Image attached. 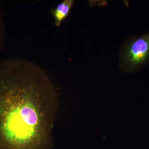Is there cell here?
<instances>
[{
    "mask_svg": "<svg viewBox=\"0 0 149 149\" xmlns=\"http://www.w3.org/2000/svg\"><path fill=\"white\" fill-rule=\"evenodd\" d=\"M125 61L131 68L143 65L149 59V32L137 37L127 46Z\"/></svg>",
    "mask_w": 149,
    "mask_h": 149,
    "instance_id": "2",
    "label": "cell"
},
{
    "mask_svg": "<svg viewBox=\"0 0 149 149\" xmlns=\"http://www.w3.org/2000/svg\"><path fill=\"white\" fill-rule=\"evenodd\" d=\"M58 107L46 72L22 59L0 64V149H51Z\"/></svg>",
    "mask_w": 149,
    "mask_h": 149,
    "instance_id": "1",
    "label": "cell"
},
{
    "mask_svg": "<svg viewBox=\"0 0 149 149\" xmlns=\"http://www.w3.org/2000/svg\"><path fill=\"white\" fill-rule=\"evenodd\" d=\"M74 3L73 0H64L59 3L55 8L51 10L50 13L54 17L56 26L59 27L68 16Z\"/></svg>",
    "mask_w": 149,
    "mask_h": 149,
    "instance_id": "3",
    "label": "cell"
}]
</instances>
